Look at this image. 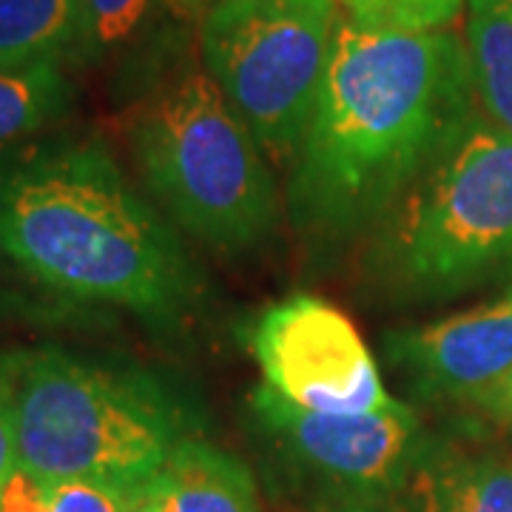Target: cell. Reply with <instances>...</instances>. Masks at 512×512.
Listing matches in <instances>:
<instances>
[{"label": "cell", "instance_id": "cell-17", "mask_svg": "<svg viewBox=\"0 0 512 512\" xmlns=\"http://www.w3.org/2000/svg\"><path fill=\"white\" fill-rule=\"evenodd\" d=\"M342 15L370 29L393 32H436L450 29L464 0H336Z\"/></svg>", "mask_w": 512, "mask_h": 512}, {"label": "cell", "instance_id": "cell-14", "mask_svg": "<svg viewBox=\"0 0 512 512\" xmlns=\"http://www.w3.org/2000/svg\"><path fill=\"white\" fill-rule=\"evenodd\" d=\"M72 106V83L60 63L0 72V148L60 120Z\"/></svg>", "mask_w": 512, "mask_h": 512}, {"label": "cell", "instance_id": "cell-4", "mask_svg": "<svg viewBox=\"0 0 512 512\" xmlns=\"http://www.w3.org/2000/svg\"><path fill=\"white\" fill-rule=\"evenodd\" d=\"M128 140L148 191L191 237L239 251L274 234L271 165L208 72L185 69L148 94Z\"/></svg>", "mask_w": 512, "mask_h": 512}, {"label": "cell", "instance_id": "cell-1", "mask_svg": "<svg viewBox=\"0 0 512 512\" xmlns=\"http://www.w3.org/2000/svg\"><path fill=\"white\" fill-rule=\"evenodd\" d=\"M476 111L464 37L342 18L311 126L293 157L288 202L296 228L345 239L384 222Z\"/></svg>", "mask_w": 512, "mask_h": 512}, {"label": "cell", "instance_id": "cell-2", "mask_svg": "<svg viewBox=\"0 0 512 512\" xmlns=\"http://www.w3.org/2000/svg\"><path fill=\"white\" fill-rule=\"evenodd\" d=\"M0 251L63 296L160 322L197 296L177 234L97 140L35 148L0 168Z\"/></svg>", "mask_w": 512, "mask_h": 512}, {"label": "cell", "instance_id": "cell-12", "mask_svg": "<svg viewBox=\"0 0 512 512\" xmlns=\"http://www.w3.org/2000/svg\"><path fill=\"white\" fill-rule=\"evenodd\" d=\"M421 512H512V467L498 458H447L416 470Z\"/></svg>", "mask_w": 512, "mask_h": 512}, {"label": "cell", "instance_id": "cell-19", "mask_svg": "<svg viewBox=\"0 0 512 512\" xmlns=\"http://www.w3.org/2000/svg\"><path fill=\"white\" fill-rule=\"evenodd\" d=\"M473 404H478L487 416H493L495 421H504V424H512V370L501 379L498 384H493L490 390L478 393Z\"/></svg>", "mask_w": 512, "mask_h": 512}, {"label": "cell", "instance_id": "cell-21", "mask_svg": "<svg viewBox=\"0 0 512 512\" xmlns=\"http://www.w3.org/2000/svg\"><path fill=\"white\" fill-rule=\"evenodd\" d=\"M128 512H163L160 510V504L148 495L146 484L140 487V490H134L131 493V501H128Z\"/></svg>", "mask_w": 512, "mask_h": 512}, {"label": "cell", "instance_id": "cell-18", "mask_svg": "<svg viewBox=\"0 0 512 512\" xmlns=\"http://www.w3.org/2000/svg\"><path fill=\"white\" fill-rule=\"evenodd\" d=\"M18 436H15V416H12V390L0 370V495L9 478L18 473Z\"/></svg>", "mask_w": 512, "mask_h": 512}, {"label": "cell", "instance_id": "cell-7", "mask_svg": "<svg viewBox=\"0 0 512 512\" xmlns=\"http://www.w3.org/2000/svg\"><path fill=\"white\" fill-rule=\"evenodd\" d=\"M251 350L262 384L313 413H373L387 396L373 353L345 313L316 296H291L256 319Z\"/></svg>", "mask_w": 512, "mask_h": 512}, {"label": "cell", "instance_id": "cell-16", "mask_svg": "<svg viewBox=\"0 0 512 512\" xmlns=\"http://www.w3.org/2000/svg\"><path fill=\"white\" fill-rule=\"evenodd\" d=\"M154 0H80L77 32L69 57L94 63L123 46L140 29Z\"/></svg>", "mask_w": 512, "mask_h": 512}, {"label": "cell", "instance_id": "cell-20", "mask_svg": "<svg viewBox=\"0 0 512 512\" xmlns=\"http://www.w3.org/2000/svg\"><path fill=\"white\" fill-rule=\"evenodd\" d=\"M325 512H404L390 498H350L345 504H336Z\"/></svg>", "mask_w": 512, "mask_h": 512}, {"label": "cell", "instance_id": "cell-9", "mask_svg": "<svg viewBox=\"0 0 512 512\" xmlns=\"http://www.w3.org/2000/svg\"><path fill=\"white\" fill-rule=\"evenodd\" d=\"M384 348L419 396L473 402L512 370V285L450 319L396 330Z\"/></svg>", "mask_w": 512, "mask_h": 512}, {"label": "cell", "instance_id": "cell-11", "mask_svg": "<svg viewBox=\"0 0 512 512\" xmlns=\"http://www.w3.org/2000/svg\"><path fill=\"white\" fill-rule=\"evenodd\" d=\"M464 46L481 114L512 137V0H464Z\"/></svg>", "mask_w": 512, "mask_h": 512}, {"label": "cell", "instance_id": "cell-6", "mask_svg": "<svg viewBox=\"0 0 512 512\" xmlns=\"http://www.w3.org/2000/svg\"><path fill=\"white\" fill-rule=\"evenodd\" d=\"M336 0H211L200 23L205 72L265 157L293 163L322 94Z\"/></svg>", "mask_w": 512, "mask_h": 512}, {"label": "cell", "instance_id": "cell-3", "mask_svg": "<svg viewBox=\"0 0 512 512\" xmlns=\"http://www.w3.org/2000/svg\"><path fill=\"white\" fill-rule=\"evenodd\" d=\"M12 390L20 467L46 484L89 481L140 490L185 439L171 402L143 376L57 348L0 367Z\"/></svg>", "mask_w": 512, "mask_h": 512}, {"label": "cell", "instance_id": "cell-8", "mask_svg": "<svg viewBox=\"0 0 512 512\" xmlns=\"http://www.w3.org/2000/svg\"><path fill=\"white\" fill-rule=\"evenodd\" d=\"M251 410L293 461L353 498H390L419 467V419L399 399L373 413H313L259 384Z\"/></svg>", "mask_w": 512, "mask_h": 512}, {"label": "cell", "instance_id": "cell-10", "mask_svg": "<svg viewBox=\"0 0 512 512\" xmlns=\"http://www.w3.org/2000/svg\"><path fill=\"white\" fill-rule=\"evenodd\" d=\"M146 490L163 512H262L248 464L191 436L177 441Z\"/></svg>", "mask_w": 512, "mask_h": 512}, {"label": "cell", "instance_id": "cell-13", "mask_svg": "<svg viewBox=\"0 0 512 512\" xmlns=\"http://www.w3.org/2000/svg\"><path fill=\"white\" fill-rule=\"evenodd\" d=\"M80 0H0V72L60 63L72 52Z\"/></svg>", "mask_w": 512, "mask_h": 512}, {"label": "cell", "instance_id": "cell-5", "mask_svg": "<svg viewBox=\"0 0 512 512\" xmlns=\"http://www.w3.org/2000/svg\"><path fill=\"white\" fill-rule=\"evenodd\" d=\"M384 276L410 296H453L512 265V137L481 109L421 171L379 237Z\"/></svg>", "mask_w": 512, "mask_h": 512}, {"label": "cell", "instance_id": "cell-15", "mask_svg": "<svg viewBox=\"0 0 512 512\" xmlns=\"http://www.w3.org/2000/svg\"><path fill=\"white\" fill-rule=\"evenodd\" d=\"M131 493L89 481L46 484L18 467V473L3 487L0 512H128Z\"/></svg>", "mask_w": 512, "mask_h": 512}]
</instances>
